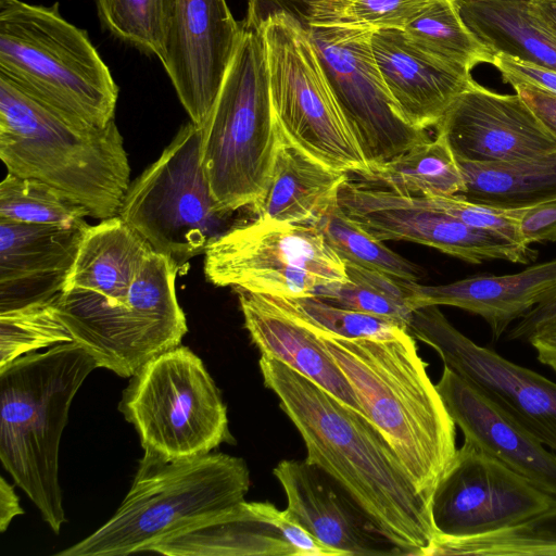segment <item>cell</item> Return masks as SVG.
I'll use <instances>...</instances> for the list:
<instances>
[{
  "label": "cell",
  "mask_w": 556,
  "mask_h": 556,
  "mask_svg": "<svg viewBox=\"0 0 556 556\" xmlns=\"http://www.w3.org/2000/svg\"><path fill=\"white\" fill-rule=\"evenodd\" d=\"M258 365L265 387L303 439L305 460L331 478L402 555L426 556L438 535L430 502L381 432L277 359L261 355Z\"/></svg>",
  "instance_id": "obj_1"
},
{
  "label": "cell",
  "mask_w": 556,
  "mask_h": 556,
  "mask_svg": "<svg viewBox=\"0 0 556 556\" xmlns=\"http://www.w3.org/2000/svg\"><path fill=\"white\" fill-rule=\"evenodd\" d=\"M304 323L332 356L364 415L389 442L416 490L431 502L457 450L456 425L412 333L345 339Z\"/></svg>",
  "instance_id": "obj_2"
},
{
  "label": "cell",
  "mask_w": 556,
  "mask_h": 556,
  "mask_svg": "<svg viewBox=\"0 0 556 556\" xmlns=\"http://www.w3.org/2000/svg\"><path fill=\"white\" fill-rule=\"evenodd\" d=\"M94 358L75 341L28 353L0 367V459L59 534L66 522L59 447L70 407Z\"/></svg>",
  "instance_id": "obj_3"
},
{
  "label": "cell",
  "mask_w": 556,
  "mask_h": 556,
  "mask_svg": "<svg viewBox=\"0 0 556 556\" xmlns=\"http://www.w3.org/2000/svg\"><path fill=\"white\" fill-rule=\"evenodd\" d=\"M0 159L8 173L39 180L90 217L118 215L130 165L115 121L81 128L0 77Z\"/></svg>",
  "instance_id": "obj_4"
},
{
  "label": "cell",
  "mask_w": 556,
  "mask_h": 556,
  "mask_svg": "<svg viewBox=\"0 0 556 556\" xmlns=\"http://www.w3.org/2000/svg\"><path fill=\"white\" fill-rule=\"evenodd\" d=\"M0 77L81 128L114 121L118 86L86 30L59 3L0 0Z\"/></svg>",
  "instance_id": "obj_5"
},
{
  "label": "cell",
  "mask_w": 556,
  "mask_h": 556,
  "mask_svg": "<svg viewBox=\"0 0 556 556\" xmlns=\"http://www.w3.org/2000/svg\"><path fill=\"white\" fill-rule=\"evenodd\" d=\"M244 459L223 453L167 460L143 453L114 515L60 556H126L151 548L244 501Z\"/></svg>",
  "instance_id": "obj_6"
},
{
  "label": "cell",
  "mask_w": 556,
  "mask_h": 556,
  "mask_svg": "<svg viewBox=\"0 0 556 556\" xmlns=\"http://www.w3.org/2000/svg\"><path fill=\"white\" fill-rule=\"evenodd\" d=\"M278 144L263 39L244 18L220 90L201 128L202 167L222 210L252 207L263 195Z\"/></svg>",
  "instance_id": "obj_7"
},
{
  "label": "cell",
  "mask_w": 556,
  "mask_h": 556,
  "mask_svg": "<svg viewBox=\"0 0 556 556\" xmlns=\"http://www.w3.org/2000/svg\"><path fill=\"white\" fill-rule=\"evenodd\" d=\"M348 0H249L248 9L283 12L305 30L366 161L382 164L431 138L390 97L372 49V29L346 14Z\"/></svg>",
  "instance_id": "obj_8"
},
{
  "label": "cell",
  "mask_w": 556,
  "mask_h": 556,
  "mask_svg": "<svg viewBox=\"0 0 556 556\" xmlns=\"http://www.w3.org/2000/svg\"><path fill=\"white\" fill-rule=\"evenodd\" d=\"M260 30L280 130L326 165L364 177L369 165L303 27L283 12L248 9Z\"/></svg>",
  "instance_id": "obj_9"
},
{
  "label": "cell",
  "mask_w": 556,
  "mask_h": 556,
  "mask_svg": "<svg viewBox=\"0 0 556 556\" xmlns=\"http://www.w3.org/2000/svg\"><path fill=\"white\" fill-rule=\"evenodd\" d=\"M178 271L170 260L154 251L128 302L110 304L86 291L64 290L55 298L56 312L98 368L130 378L154 356L180 345L187 333L175 291Z\"/></svg>",
  "instance_id": "obj_10"
},
{
  "label": "cell",
  "mask_w": 556,
  "mask_h": 556,
  "mask_svg": "<svg viewBox=\"0 0 556 556\" xmlns=\"http://www.w3.org/2000/svg\"><path fill=\"white\" fill-rule=\"evenodd\" d=\"M215 201L201 162V129L179 128L160 157L130 182L118 216L178 270L235 224Z\"/></svg>",
  "instance_id": "obj_11"
},
{
  "label": "cell",
  "mask_w": 556,
  "mask_h": 556,
  "mask_svg": "<svg viewBox=\"0 0 556 556\" xmlns=\"http://www.w3.org/2000/svg\"><path fill=\"white\" fill-rule=\"evenodd\" d=\"M118 410L136 429L144 452L167 460L207 454L232 441L217 386L202 359L181 344L130 377Z\"/></svg>",
  "instance_id": "obj_12"
},
{
  "label": "cell",
  "mask_w": 556,
  "mask_h": 556,
  "mask_svg": "<svg viewBox=\"0 0 556 556\" xmlns=\"http://www.w3.org/2000/svg\"><path fill=\"white\" fill-rule=\"evenodd\" d=\"M206 279L276 298L314 296L346 279L345 264L315 226L255 218L233 226L204 254Z\"/></svg>",
  "instance_id": "obj_13"
},
{
  "label": "cell",
  "mask_w": 556,
  "mask_h": 556,
  "mask_svg": "<svg viewBox=\"0 0 556 556\" xmlns=\"http://www.w3.org/2000/svg\"><path fill=\"white\" fill-rule=\"evenodd\" d=\"M554 505L556 496L465 439L433 491L430 510L439 535L470 538L525 522Z\"/></svg>",
  "instance_id": "obj_14"
},
{
  "label": "cell",
  "mask_w": 556,
  "mask_h": 556,
  "mask_svg": "<svg viewBox=\"0 0 556 556\" xmlns=\"http://www.w3.org/2000/svg\"><path fill=\"white\" fill-rule=\"evenodd\" d=\"M340 207L380 241H409L469 264L491 260L530 264L539 252L506 237L465 224L424 197L405 195L349 179L338 194Z\"/></svg>",
  "instance_id": "obj_15"
},
{
  "label": "cell",
  "mask_w": 556,
  "mask_h": 556,
  "mask_svg": "<svg viewBox=\"0 0 556 556\" xmlns=\"http://www.w3.org/2000/svg\"><path fill=\"white\" fill-rule=\"evenodd\" d=\"M407 329L432 348L444 366L479 387L556 454V382L477 344L438 305L415 308Z\"/></svg>",
  "instance_id": "obj_16"
},
{
  "label": "cell",
  "mask_w": 556,
  "mask_h": 556,
  "mask_svg": "<svg viewBox=\"0 0 556 556\" xmlns=\"http://www.w3.org/2000/svg\"><path fill=\"white\" fill-rule=\"evenodd\" d=\"M241 34L226 0H173L160 61L192 122L205 125Z\"/></svg>",
  "instance_id": "obj_17"
},
{
  "label": "cell",
  "mask_w": 556,
  "mask_h": 556,
  "mask_svg": "<svg viewBox=\"0 0 556 556\" xmlns=\"http://www.w3.org/2000/svg\"><path fill=\"white\" fill-rule=\"evenodd\" d=\"M458 162L540 160L556 155V141L518 94L473 81L435 126Z\"/></svg>",
  "instance_id": "obj_18"
},
{
  "label": "cell",
  "mask_w": 556,
  "mask_h": 556,
  "mask_svg": "<svg viewBox=\"0 0 556 556\" xmlns=\"http://www.w3.org/2000/svg\"><path fill=\"white\" fill-rule=\"evenodd\" d=\"M466 440L556 496V454L479 387L443 367L435 383Z\"/></svg>",
  "instance_id": "obj_19"
},
{
  "label": "cell",
  "mask_w": 556,
  "mask_h": 556,
  "mask_svg": "<svg viewBox=\"0 0 556 556\" xmlns=\"http://www.w3.org/2000/svg\"><path fill=\"white\" fill-rule=\"evenodd\" d=\"M89 226L0 220V312L59 295Z\"/></svg>",
  "instance_id": "obj_20"
},
{
  "label": "cell",
  "mask_w": 556,
  "mask_h": 556,
  "mask_svg": "<svg viewBox=\"0 0 556 556\" xmlns=\"http://www.w3.org/2000/svg\"><path fill=\"white\" fill-rule=\"evenodd\" d=\"M371 49L399 112L417 128L435 127L453 101L475 81L470 71L426 52L404 30H374Z\"/></svg>",
  "instance_id": "obj_21"
},
{
  "label": "cell",
  "mask_w": 556,
  "mask_h": 556,
  "mask_svg": "<svg viewBox=\"0 0 556 556\" xmlns=\"http://www.w3.org/2000/svg\"><path fill=\"white\" fill-rule=\"evenodd\" d=\"M273 473L286 493L287 516L321 543L343 556L402 555L306 460H281Z\"/></svg>",
  "instance_id": "obj_22"
},
{
  "label": "cell",
  "mask_w": 556,
  "mask_h": 556,
  "mask_svg": "<svg viewBox=\"0 0 556 556\" xmlns=\"http://www.w3.org/2000/svg\"><path fill=\"white\" fill-rule=\"evenodd\" d=\"M235 291L244 326L261 355L285 364L364 415L349 381L307 324L270 295Z\"/></svg>",
  "instance_id": "obj_23"
},
{
  "label": "cell",
  "mask_w": 556,
  "mask_h": 556,
  "mask_svg": "<svg viewBox=\"0 0 556 556\" xmlns=\"http://www.w3.org/2000/svg\"><path fill=\"white\" fill-rule=\"evenodd\" d=\"M413 309L448 305L476 314L494 340L556 288V258L508 275H475L437 286L404 280Z\"/></svg>",
  "instance_id": "obj_24"
},
{
  "label": "cell",
  "mask_w": 556,
  "mask_h": 556,
  "mask_svg": "<svg viewBox=\"0 0 556 556\" xmlns=\"http://www.w3.org/2000/svg\"><path fill=\"white\" fill-rule=\"evenodd\" d=\"M349 179L348 173L316 160L279 128L269 185L251 210L262 220L315 226L338 203L339 191Z\"/></svg>",
  "instance_id": "obj_25"
},
{
  "label": "cell",
  "mask_w": 556,
  "mask_h": 556,
  "mask_svg": "<svg viewBox=\"0 0 556 556\" xmlns=\"http://www.w3.org/2000/svg\"><path fill=\"white\" fill-rule=\"evenodd\" d=\"M153 252L118 215L102 219L86 230L64 290L86 291L110 304L126 303Z\"/></svg>",
  "instance_id": "obj_26"
},
{
  "label": "cell",
  "mask_w": 556,
  "mask_h": 556,
  "mask_svg": "<svg viewBox=\"0 0 556 556\" xmlns=\"http://www.w3.org/2000/svg\"><path fill=\"white\" fill-rule=\"evenodd\" d=\"M166 556H295L292 546L267 519L264 502H247L155 544Z\"/></svg>",
  "instance_id": "obj_27"
},
{
  "label": "cell",
  "mask_w": 556,
  "mask_h": 556,
  "mask_svg": "<svg viewBox=\"0 0 556 556\" xmlns=\"http://www.w3.org/2000/svg\"><path fill=\"white\" fill-rule=\"evenodd\" d=\"M531 0H453L469 31L494 55L556 72V38L530 12Z\"/></svg>",
  "instance_id": "obj_28"
},
{
  "label": "cell",
  "mask_w": 556,
  "mask_h": 556,
  "mask_svg": "<svg viewBox=\"0 0 556 556\" xmlns=\"http://www.w3.org/2000/svg\"><path fill=\"white\" fill-rule=\"evenodd\" d=\"M465 190L457 197L496 208H526L556 198V155L516 162H458Z\"/></svg>",
  "instance_id": "obj_29"
},
{
  "label": "cell",
  "mask_w": 556,
  "mask_h": 556,
  "mask_svg": "<svg viewBox=\"0 0 556 556\" xmlns=\"http://www.w3.org/2000/svg\"><path fill=\"white\" fill-rule=\"evenodd\" d=\"M361 181L425 198L453 197L465 190L459 163L440 134L388 162L370 166Z\"/></svg>",
  "instance_id": "obj_30"
},
{
  "label": "cell",
  "mask_w": 556,
  "mask_h": 556,
  "mask_svg": "<svg viewBox=\"0 0 556 556\" xmlns=\"http://www.w3.org/2000/svg\"><path fill=\"white\" fill-rule=\"evenodd\" d=\"M346 279L320 287L314 296L330 304L395 320L407 327L412 312L404 280L344 262Z\"/></svg>",
  "instance_id": "obj_31"
},
{
  "label": "cell",
  "mask_w": 556,
  "mask_h": 556,
  "mask_svg": "<svg viewBox=\"0 0 556 556\" xmlns=\"http://www.w3.org/2000/svg\"><path fill=\"white\" fill-rule=\"evenodd\" d=\"M556 556V505L515 526L470 538L437 535L427 556Z\"/></svg>",
  "instance_id": "obj_32"
},
{
  "label": "cell",
  "mask_w": 556,
  "mask_h": 556,
  "mask_svg": "<svg viewBox=\"0 0 556 556\" xmlns=\"http://www.w3.org/2000/svg\"><path fill=\"white\" fill-rule=\"evenodd\" d=\"M404 33L426 52L470 72L478 64L493 62L491 52L462 21L453 0H434Z\"/></svg>",
  "instance_id": "obj_33"
},
{
  "label": "cell",
  "mask_w": 556,
  "mask_h": 556,
  "mask_svg": "<svg viewBox=\"0 0 556 556\" xmlns=\"http://www.w3.org/2000/svg\"><path fill=\"white\" fill-rule=\"evenodd\" d=\"M315 227L343 262L407 281H418L424 276L419 266L390 250L382 241L370 235L351 218L339 203L334 204Z\"/></svg>",
  "instance_id": "obj_34"
},
{
  "label": "cell",
  "mask_w": 556,
  "mask_h": 556,
  "mask_svg": "<svg viewBox=\"0 0 556 556\" xmlns=\"http://www.w3.org/2000/svg\"><path fill=\"white\" fill-rule=\"evenodd\" d=\"M89 212L59 190L11 173L0 184V220L80 227Z\"/></svg>",
  "instance_id": "obj_35"
},
{
  "label": "cell",
  "mask_w": 556,
  "mask_h": 556,
  "mask_svg": "<svg viewBox=\"0 0 556 556\" xmlns=\"http://www.w3.org/2000/svg\"><path fill=\"white\" fill-rule=\"evenodd\" d=\"M94 3L101 24L111 35L162 60L173 0H94Z\"/></svg>",
  "instance_id": "obj_36"
},
{
  "label": "cell",
  "mask_w": 556,
  "mask_h": 556,
  "mask_svg": "<svg viewBox=\"0 0 556 556\" xmlns=\"http://www.w3.org/2000/svg\"><path fill=\"white\" fill-rule=\"evenodd\" d=\"M55 298L0 312V367L33 351L72 342Z\"/></svg>",
  "instance_id": "obj_37"
},
{
  "label": "cell",
  "mask_w": 556,
  "mask_h": 556,
  "mask_svg": "<svg viewBox=\"0 0 556 556\" xmlns=\"http://www.w3.org/2000/svg\"><path fill=\"white\" fill-rule=\"evenodd\" d=\"M273 298L313 327L340 338L387 339L408 330L395 320L340 307L317 296Z\"/></svg>",
  "instance_id": "obj_38"
},
{
  "label": "cell",
  "mask_w": 556,
  "mask_h": 556,
  "mask_svg": "<svg viewBox=\"0 0 556 556\" xmlns=\"http://www.w3.org/2000/svg\"><path fill=\"white\" fill-rule=\"evenodd\" d=\"M426 199L434 207L458 218L469 226L490 230L516 243L525 244L520 231V219L525 208H496L476 204L457 195Z\"/></svg>",
  "instance_id": "obj_39"
},
{
  "label": "cell",
  "mask_w": 556,
  "mask_h": 556,
  "mask_svg": "<svg viewBox=\"0 0 556 556\" xmlns=\"http://www.w3.org/2000/svg\"><path fill=\"white\" fill-rule=\"evenodd\" d=\"M433 1L348 0L346 14L354 23L372 30H404Z\"/></svg>",
  "instance_id": "obj_40"
},
{
  "label": "cell",
  "mask_w": 556,
  "mask_h": 556,
  "mask_svg": "<svg viewBox=\"0 0 556 556\" xmlns=\"http://www.w3.org/2000/svg\"><path fill=\"white\" fill-rule=\"evenodd\" d=\"M269 523L276 527L282 538L292 546L295 556H343V554L318 541L302 526L290 519L285 510L270 503H264Z\"/></svg>",
  "instance_id": "obj_41"
},
{
  "label": "cell",
  "mask_w": 556,
  "mask_h": 556,
  "mask_svg": "<svg viewBox=\"0 0 556 556\" xmlns=\"http://www.w3.org/2000/svg\"><path fill=\"white\" fill-rule=\"evenodd\" d=\"M525 244L556 241V198L526 207L520 219Z\"/></svg>",
  "instance_id": "obj_42"
},
{
  "label": "cell",
  "mask_w": 556,
  "mask_h": 556,
  "mask_svg": "<svg viewBox=\"0 0 556 556\" xmlns=\"http://www.w3.org/2000/svg\"><path fill=\"white\" fill-rule=\"evenodd\" d=\"M492 65L509 85L527 84L556 93V72L520 62L505 55H494Z\"/></svg>",
  "instance_id": "obj_43"
},
{
  "label": "cell",
  "mask_w": 556,
  "mask_h": 556,
  "mask_svg": "<svg viewBox=\"0 0 556 556\" xmlns=\"http://www.w3.org/2000/svg\"><path fill=\"white\" fill-rule=\"evenodd\" d=\"M556 141V93L527 84L511 85Z\"/></svg>",
  "instance_id": "obj_44"
},
{
  "label": "cell",
  "mask_w": 556,
  "mask_h": 556,
  "mask_svg": "<svg viewBox=\"0 0 556 556\" xmlns=\"http://www.w3.org/2000/svg\"><path fill=\"white\" fill-rule=\"evenodd\" d=\"M554 317H556V288L517 320L507 337L510 340L526 341L535 329Z\"/></svg>",
  "instance_id": "obj_45"
},
{
  "label": "cell",
  "mask_w": 556,
  "mask_h": 556,
  "mask_svg": "<svg viewBox=\"0 0 556 556\" xmlns=\"http://www.w3.org/2000/svg\"><path fill=\"white\" fill-rule=\"evenodd\" d=\"M526 342L534 349L538 361L556 372V317L535 329Z\"/></svg>",
  "instance_id": "obj_46"
},
{
  "label": "cell",
  "mask_w": 556,
  "mask_h": 556,
  "mask_svg": "<svg viewBox=\"0 0 556 556\" xmlns=\"http://www.w3.org/2000/svg\"><path fill=\"white\" fill-rule=\"evenodd\" d=\"M20 498L13 486L0 477V531L4 532L15 516L23 515Z\"/></svg>",
  "instance_id": "obj_47"
},
{
  "label": "cell",
  "mask_w": 556,
  "mask_h": 556,
  "mask_svg": "<svg viewBox=\"0 0 556 556\" xmlns=\"http://www.w3.org/2000/svg\"><path fill=\"white\" fill-rule=\"evenodd\" d=\"M530 12L556 38V0H531Z\"/></svg>",
  "instance_id": "obj_48"
}]
</instances>
